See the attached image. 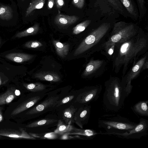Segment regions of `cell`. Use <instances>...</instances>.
<instances>
[{
  "instance_id": "74e56055",
  "label": "cell",
  "mask_w": 148,
  "mask_h": 148,
  "mask_svg": "<svg viewBox=\"0 0 148 148\" xmlns=\"http://www.w3.org/2000/svg\"><path fill=\"white\" fill-rule=\"evenodd\" d=\"M53 5V3L51 1H50L49 2V4H48V6L50 8H51Z\"/></svg>"
},
{
  "instance_id": "83f0119b",
  "label": "cell",
  "mask_w": 148,
  "mask_h": 148,
  "mask_svg": "<svg viewBox=\"0 0 148 148\" xmlns=\"http://www.w3.org/2000/svg\"><path fill=\"white\" fill-rule=\"evenodd\" d=\"M74 97V95H71L64 97L62 100L58 101V103L56 105V106L58 107L70 102L73 99Z\"/></svg>"
},
{
  "instance_id": "cb8c5ba5",
  "label": "cell",
  "mask_w": 148,
  "mask_h": 148,
  "mask_svg": "<svg viewBox=\"0 0 148 148\" xmlns=\"http://www.w3.org/2000/svg\"><path fill=\"white\" fill-rule=\"evenodd\" d=\"M38 31V28L36 26L30 27L21 32L17 33L15 37L17 38H20L36 34Z\"/></svg>"
},
{
  "instance_id": "52a82bcc",
  "label": "cell",
  "mask_w": 148,
  "mask_h": 148,
  "mask_svg": "<svg viewBox=\"0 0 148 148\" xmlns=\"http://www.w3.org/2000/svg\"><path fill=\"white\" fill-rule=\"evenodd\" d=\"M91 106L85 105L76 111L74 115V121L76 124L81 129L87 123L90 112Z\"/></svg>"
},
{
  "instance_id": "ac0fdd59",
  "label": "cell",
  "mask_w": 148,
  "mask_h": 148,
  "mask_svg": "<svg viewBox=\"0 0 148 148\" xmlns=\"http://www.w3.org/2000/svg\"><path fill=\"white\" fill-rule=\"evenodd\" d=\"M53 42L56 52L59 56L64 58L68 54L69 48V45L68 44L62 43L55 40H53Z\"/></svg>"
},
{
  "instance_id": "1f68e13d",
  "label": "cell",
  "mask_w": 148,
  "mask_h": 148,
  "mask_svg": "<svg viewBox=\"0 0 148 148\" xmlns=\"http://www.w3.org/2000/svg\"><path fill=\"white\" fill-rule=\"evenodd\" d=\"M2 107H0V123L3 121V116L2 112Z\"/></svg>"
},
{
  "instance_id": "d6a6232c",
  "label": "cell",
  "mask_w": 148,
  "mask_h": 148,
  "mask_svg": "<svg viewBox=\"0 0 148 148\" xmlns=\"http://www.w3.org/2000/svg\"><path fill=\"white\" fill-rule=\"evenodd\" d=\"M139 68V66L138 65H136L133 68L132 71L134 72H136L138 70Z\"/></svg>"
},
{
  "instance_id": "6da1fadb",
  "label": "cell",
  "mask_w": 148,
  "mask_h": 148,
  "mask_svg": "<svg viewBox=\"0 0 148 148\" xmlns=\"http://www.w3.org/2000/svg\"><path fill=\"white\" fill-rule=\"evenodd\" d=\"M102 104L108 112H117L123 108L125 99L129 95L126 85L118 79H111L105 83Z\"/></svg>"
},
{
  "instance_id": "4fadbf2b",
  "label": "cell",
  "mask_w": 148,
  "mask_h": 148,
  "mask_svg": "<svg viewBox=\"0 0 148 148\" xmlns=\"http://www.w3.org/2000/svg\"><path fill=\"white\" fill-rule=\"evenodd\" d=\"M66 134L68 135H80L89 139H93L96 135L100 134V132H97L93 129H82L73 127L70 132Z\"/></svg>"
},
{
  "instance_id": "7c38bea8",
  "label": "cell",
  "mask_w": 148,
  "mask_h": 148,
  "mask_svg": "<svg viewBox=\"0 0 148 148\" xmlns=\"http://www.w3.org/2000/svg\"><path fill=\"white\" fill-rule=\"evenodd\" d=\"M33 56L28 54L20 53H12L6 54L5 57L13 62L21 63L32 59Z\"/></svg>"
},
{
  "instance_id": "8992f818",
  "label": "cell",
  "mask_w": 148,
  "mask_h": 148,
  "mask_svg": "<svg viewBox=\"0 0 148 148\" xmlns=\"http://www.w3.org/2000/svg\"><path fill=\"white\" fill-rule=\"evenodd\" d=\"M0 136L15 139L24 138L34 139L35 138L28 134L24 129L19 130L8 128H0Z\"/></svg>"
},
{
  "instance_id": "d590c367",
  "label": "cell",
  "mask_w": 148,
  "mask_h": 148,
  "mask_svg": "<svg viewBox=\"0 0 148 148\" xmlns=\"http://www.w3.org/2000/svg\"><path fill=\"white\" fill-rule=\"evenodd\" d=\"M58 4L61 6L64 4V1L63 0H58Z\"/></svg>"
},
{
  "instance_id": "f35d334b",
  "label": "cell",
  "mask_w": 148,
  "mask_h": 148,
  "mask_svg": "<svg viewBox=\"0 0 148 148\" xmlns=\"http://www.w3.org/2000/svg\"><path fill=\"white\" fill-rule=\"evenodd\" d=\"M1 44V39H0V45Z\"/></svg>"
},
{
  "instance_id": "30bf717a",
  "label": "cell",
  "mask_w": 148,
  "mask_h": 148,
  "mask_svg": "<svg viewBox=\"0 0 148 148\" xmlns=\"http://www.w3.org/2000/svg\"><path fill=\"white\" fill-rule=\"evenodd\" d=\"M130 15V18L134 20L138 18V7L134 0H119Z\"/></svg>"
},
{
  "instance_id": "d6986e66",
  "label": "cell",
  "mask_w": 148,
  "mask_h": 148,
  "mask_svg": "<svg viewBox=\"0 0 148 148\" xmlns=\"http://www.w3.org/2000/svg\"><path fill=\"white\" fill-rule=\"evenodd\" d=\"M73 127L71 125L66 124L60 120L58 121L57 128L54 132L60 135H63L70 132Z\"/></svg>"
},
{
  "instance_id": "ba28073f",
  "label": "cell",
  "mask_w": 148,
  "mask_h": 148,
  "mask_svg": "<svg viewBox=\"0 0 148 148\" xmlns=\"http://www.w3.org/2000/svg\"><path fill=\"white\" fill-rule=\"evenodd\" d=\"M58 96H52L47 99L26 113L27 114H33L40 112L46 109L54 107L58 102Z\"/></svg>"
},
{
  "instance_id": "484cf974",
  "label": "cell",
  "mask_w": 148,
  "mask_h": 148,
  "mask_svg": "<svg viewBox=\"0 0 148 148\" xmlns=\"http://www.w3.org/2000/svg\"><path fill=\"white\" fill-rule=\"evenodd\" d=\"M31 135L34 137H38L43 138H47L49 139H53L57 136L56 133L55 132L47 133L44 134H43V136H42L40 134H33L30 133H29Z\"/></svg>"
},
{
  "instance_id": "8fae6325",
  "label": "cell",
  "mask_w": 148,
  "mask_h": 148,
  "mask_svg": "<svg viewBox=\"0 0 148 148\" xmlns=\"http://www.w3.org/2000/svg\"><path fill=\"white\" fill-rule=\"evenodd\" d=\"M19 94H20L19 90L14 87L9 88L0 95V105L9 104L19 95Z\"/></svg>"
},
{
  "instance_id": "4dcf8cb0",
  "label": "cell",
  "mask_w": 148,
  "mask_h": 148,
  "mask_svg": "<svg viewBox=\"0 0 148 148\" xmlns=\"http://www.w3.org/2000/svg\"><path fill=\"white\" fill-rule=\"evenodd\" d=\"M59 21L61 23L64 24H66L68 23V21L66 19L63 18H60Z\"/></svg>"
},
{
  "instance_id": "7402d4cb",
  "label": "cell",
  "mask_w": 148,
  "mask_h": 148,
  "mask_svg": "<svg viewBox=\"0 0 148 148\" xmlns=\"http://www.w3.org/2000/svg\"><path fill=\"white\" fill-rule=\"evenodd\" d=\"M23 86L27 90L34 92L41 91L46 88L45 85L39 83L24 84Z\"/></svg>"
},
{
  "instance_id": "5bb4252c",
  "label": "cell",
  "mask_w": 148,
  "mask_h": 148,
  "mask_svg": "<svg viewBox=\"0 0 148 148\" xmlns=\"http://www.w3.org/2000/svg\"><path fill=\"white\" fill-rule=\"evenodd\" d=\"M148 101H140L131 107L136 114L142 116H148Z\"/></svg>"
},
{
  "instance_id": "3957f363",
  "label": "cell",
  "mask_w": 148,
  "mask_h": 148,
  "mask_svg": "<svg viewBox=\"0 0 148 148\" xmlns=\"http://www.w3.org/2000/svg\"><path fill=\"white\" fill-rule=\"evenodd\" d=\"M112 26L111 23L108 21L101 23L82 42L75 51L74 55L80 54L91 47L97 40L96 38L106 34Z\"/></svg>"
},
{
  "instance_id": "d4e9b609",
  "label": "cell",
  "mask_w": 148,
  "mask_h": 148,
  "mask_svg": "<svg viewBox=\"0 0 148 148\" xmlns=\"http://www.w3.org/2000/svg\"><path fill=\"white\" fill-rule=\"evenodd\" d=\"M91 22V20H87L77 25L74 28L73 33L75 34H77L83 32Z\"/></svg>"
},
{
  "instance_id": "8d00e7d4",
  "label": "cell",
  "mask_w": 148,
  "mask_h": 148,
  "mask_svg": "<svg viewBox=\"0 0 148 148\" xmlns=\"http://www.w3.org/2000/svg\"><path fill=\"white\" fill-rule=\"evenodd\" d=\"M113 52V51L112 49L110 48L109 49L108 51V53L110 55H111L112 54Z\"/></svg>"
},
{
  "instance_id": "7a4b0ae2",
  "label": "cell",
  "mask_w": 148,
  "mask_h": 148,
  "mask_svg": "<svg viewBox=\"0 0 148 148\" xmlns=\"http://www.w3.org/2000/svg\"><path fill=\"white\" fill-rule=\"evenodd\" d=\"M138 123L132 121L128 118L115 114H105L98 119L99 128L105 130L100 134L107 135L112 133H123L135 127Z\"/></svg>"
},
{
  "instance_id": "277c9868",
  "label": "cell",
  "mask_w": 148,
  "mask_h": 148,
  "mask_svg": "<svg viewBox=\"0 0 148 148\" xmlns=\"http://www.w3.org/2000/svg\"><path fill=\"white\" fill-rule=\"evenodd\" d=\"M148 120L141 118L139 122L133 129L123 133H112L107 135L114 136L122 138L139 139L148 134Z\"/></svg>"
},
{
  "instance_id": "5b68a950",
  "label": "cell",
  "mask_w": 148,
  "mask_h": 148,
  "mask_svg": "<svg viewBox=\"0 0 148 148\" xmlns=\"http://www.w3.org/2000/svg\"><path fill=\"white\" fill-rule=\"evenodd\" d=\"M102 89L100 85L90 86L79 95L76 99L77 101L85 105L94 102L99 98Z\"/></svg>"
},
{
  "instance_id": "4316f807",
  "label": "cell",
  "mask_w": 148,
  "mask_h": 148,
  "mask_svg": "<svg viewBox=\"0 0 148 148\" xmlns=\"http://www.w3.org/2000/svg\"><path fill=\"white\" fill-rule=\"evenodd\" d=\"M42 45L40 42L37 41H31L26 42L24 45L25 47L29 48H36Z\"/></svg>"
},
{
  "instance_id": "9c48e42d",
  "label": "cell",
  "mask_w": 148,
  "mask_h": 148,
  "mask_svg": "<svg viewBox=\"0 0 148 148\" xmlns=\"http://www.w3.org/2000/svg\"><path fill=\"white\" fill-rule=\"evenodd\" d=\"M39 96L30 98L18 105L12 111L11 116H14L24 111L35 105L40 99Z\"/></svg>"
},
{
  "instance_id": "f1b7e54d",
  "label": "cell",
  "mask_w": 148,
  "mask_h": 148,
  "mask_svg": "<svg viewBox=\"0 0 148 148\" xmlns=\"http://www.w3.org/2000/svg\"><path fill=\"white\" fill-rule=\"evenodd\" d=\"M94 68V66L91 64H89L86 67L85 71L84 73V74L87 75L88 73L92 71Z\"/></svg>"
},
{
  "instance_id": "f546056e",
  "label": "cell",
  "mask_w": 148,
  "mask_h": 148,
  "mask_svg": "<svg viewBox=\"0 0 148 148\" xmlns=\"http://www.w3.org/2000/svg\"><path fill=\"white\" fill-rule=\"evenodd\" d=\"M75 3H78L80 7H82L84 3V0H74Z\"/></svg>"
},
{
  "instance_id": "e0dca14e",
  "label": "cell",
  "mask_w": 148,
  "mask_h": 148,
  "mask_svg": "<svg viewBox=\"0 0 148 148\" xmlns=\"http://www.w3.org/2000/svg\"><path fill=\"white\" fill-rule=\"evenodd\" d=\"M77 110V108L71 106L63 110L62 114V118L65 123L71 125L74 120V114Z\"/></svg>"
},
{
  "instance_id": "e575fe53",
  "label": "cell",
  "mask_w": 148,
  "mask_h": 148,
  "mask_svg": "<svg viewBox=\"0 0 148 148\" xmlns=\"http://www.w3.org/2000/svg\"><path fill=\"white\" fill-rule=\"evenodd\" d=\"M43 5L44 3L42 2L40 3L36 6L35 8L36 9L41 8L43 7Z\"/></svg>"
},
{
  "instance_id": "9a60e30c",
  "label": "cell",
  "mask_w": 148,
  "mask_h": 148,
  "mask_svg": "<svg viewBox=\"0 0 148 148\" xmlns=\"http://www.w3.org/2000/svg\"><path fill=\"white\" fill-rule=\"evenodd\" d=\"M34 77L41 80L52 82H58L60 80L58 75L52 72H40L35 75Z\"/></svg>"
},
{
  "instance_id": "836d02e7",
  "label": "cell",
  "mask_w": 148,
  "mask_h": 148,
  "mask_svg": "<svg viewBox=\"0 0 148 148\" xmlns=\"http://www.w3.org/2000/svg\"><path fill=\"white\" fill-rule=\"evenodd\" d=\"M7 80H3L0 75V86L6 84V83L7 82Z\"/></svg>"
},
{
  "instance_id": "44dd1931",
  "label": "cell",
  "mask_w": 148,
  "mask_h": 148,
  "mask_svg": "<svg viewBox=\"0 0 148 148\" xmlns=\"http://www.w3.org/2000/svg\"><path fill=\"white\" fill-rule=\"evenodd\" d=\"M57 121L53 119H46L33 122L27 125L26 127L28 128H32L48 125Z\"/></svg>"
},
{
  "instance_id": "ffe728a7",
  "label": "cell",
  "mask_w": 148,
  "mask_h": 148,
  "mask_svg": "<svg viewBox=\"0 0 148 148\" xmlns=\"http://www.w3.org/2000/svg\"><path fill=\"white\" fill-rule=\"evenodd\" d=\"M13 16L11 8L7 5H2L0 7V18L3 20H9Z\"/></svg>"
},
{
  "instance_id": "603a6c76",
  "label": "cell",
  "mask_w": 148,
  "mask_h": 148,
  "mask_svg": "<svg viewBox=\"0 0 148 148\" xmlns=\"http://www.w3.org/2000/svg\"><path fill=\"white\" fill-rule=\"evenodd\" d=\"M139 12L138 19L140 21L145 16L147 12L145 0H136Z\"/></svg>"
},
{
  "instance_id": "2e32d148",
  "label": "cell",
  "mask_w": 148,
  "mask_h": 148,
  "mask_svg": "<svg viewBox=\"0 0 148 148\" xmlns=\"http://www.w3.org/2000/svg\"><path fill=\"white\" fill-rule=\"evenodd\" d=\"M118 14L125 17L130 18L127 11L122 5L119 0H105Z\"/></svg>"
}]
</instances>
